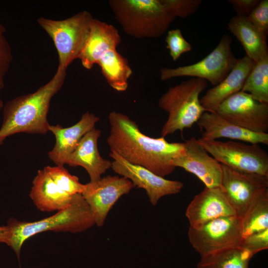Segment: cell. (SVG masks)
Wrapping results in <instances>:
<instances>
[{"mask_svg": "<svg viewBox=\"0 0 268 268\" xmlns=\"http://www.w3.org/2000/svg\"><path fill=\"white\" fill-rule=\"evenodd\" d=\"M110 133L107 142L111 149L127 162L144 167L162 177L175 169L174 159L185 152V142H169L142 133L127 115L113 111L109 115Z\"/></svg>", "mask_w": 268, "mask_h": 268, "instance_id": "6da1fadb", "label": "cell"}, {"mask_svg": "<svg viewBox=\"0 0 268 268\" xmlns=\"http://www.w3.org/2000/svg\"><path fill=\"white\" fill-rule=\"evenodd\" d=\"M67 70L58 67L50 80L33 93L8 101L3 108L0 138L17 133L46 134L49 132L47 115L50 102L62 87Z\"/></svg>", "mask_w": 268, "mask_h": 268, "instance_id": "7a4b0ae2", "label": "cell"}, {"mask_svg": "<svg viewBox=\"0 0 268 268\" xmlns=\"http://www.w3.org/2000/svg\"><path fill=\"white\" fill-rule=\"evenodd\" d=\"M95 225L89 207L81 194L73 196L65 208L48 217L36 221H20L11 219L8 222L10 239L8 246L19 260L23 243L29 238L41 232L52 231L79 233Z\"/></svg>", "mask_w": 268, "mask_h": 268, "instance_id": "3957f363", "label": "cell"}, {"mask_svg": "<svg viewBox=\"0 0 268 268\" xmlns=\"http://www.w3.org/2000/svg\"><path fill=\"white\" fill-rule=\"evenodd\" d=\"M109 4L124 31L136 38L159 37L175 19L161 0H110Z\"/></svg>", "mask_w": 268, "mask_h": 268, "instance_id": "277c9868", "label": "cell"}, {"mask_svg": "<svg viewBox=\"0 0 268 268\" xmlns=\"http://www.w3.org/2000/svg\"><path fill=\"white\" fill-rule=\"evenodd\" d=\"M207 86L204 79L192 77L171 86L159 98L158 104L168 113L161 135L165 137L177 131L191 128L205 112L200 95Z\"/></svg>", "mask_w": 268, "mask_h": 268, "instance_id": "5b68a950", "label": "cell"}, {"mask_svg": "<svg viewBox=\"0 0 268 268\" xmlns=\"http://www.w3.org/2000/svg\"><path fill=\"white\" fill-rule=\"evenodd\" d=\"M93 17L83 10L63 20L40 17L37 23L52 39L59 57L58 67L67 70L78 59L88 39Z\"/></svg>", "mask_w": 268, "mask_h": 268, "instance_id": "8992f818", "label": "cell"}, {"mask_svg": "<svg viewBox=\"0 0 268 268\" xmlns=\"http://www.w3.org/2000/svg\"><path fill=\"white\" fill-rule=\"evenodd\" d=\"M201 146L220 163L244 172L268 176V154L258 144L200 137Z\"/></svg>", "mask_w": 268, "mask_h": 268, "instance_id": "52a82bcc", "label": "cell"}, {"mask_svg": "<svg viewBox=\"0 0 268 268\" xmlns=\"http://www.w3.org/2000/svg\"><path fill=\"white\" fill-rule=\"evenodd\" d=\"M232 41L228 35H224L216 48L201 61L174 68H162L161 80L190 76L204 79L216 86L229 74L237 61L232 51Z\"/></svg>", "mask_w": 268, "mask_h": 268, "instance_id": "ba28073f", "label": "cell"}, {"mask_svg": "<svg viewBox=\"0 0 268 268\" xmlns=\"http://www.w3.org/2000/svg\"><path fill=\"white\" fill-rule=\"evenodd\" d=\"M188 235L201 257L238 246L243 239L240 219L237 215L215 219L199 229L189 227Z\"/></svg>", "mask_w": 268, "mask_h": 268, "instance_id": "9c48e42d", "label": "cell"}, {"mask_svg": "<svg viewBox=\"0 0 268 268\" xmlns=\"http://www.w3.org/2000/svg\"><path fill=\"white\" fill-rule=\"evenodd\" d=\"M215 112L249 131L259 133L268 131V103L258 101L241 90L225 99Z\"/></svg>", "mask_w": 268, "mask_h": 268, "instance_id": "30bf717a", "label": "cell"}, {"mask_svg": "<svg viewBox=\"0 0 268 268\" xmlns=\"http://www.w3.org/2000/svg\"><path fill=\"white\" fill-rule=\"evenodd\" d=\"M109 155L113 159V171L130 180L134 187L144 189L154 206L163 197L177 194L183 188L182 182L166 179L144 167L131 164L115 152L111 151Z\"/></svg>", "mask_w": 268, "mask_h": 268, "instance_id": "8fae6325", "label": "cell"}, {"mask_svg": "<svg viewBox=\"0 0 268 268\" xmlns=\"http://www.w3.org/2000/svg\"><path fill=\"white\" fill-rule=\"evenodd\" d=\"M82 194L92 212L95 225L102 226L113 205L134 187L129 179L118 176H107L90 181Z\"/></svg>", "mask_w": 268, "mask_h": 268, "instance_id": "7c38bea8", "label": "cell"}, {"mask_svg": "<svg viewBox=\"0 0 268 268\" xmlns=\"http://www.w3.org/2000/svg\"><path fill=\"white\" fill-rule=\"evenodd\" d=\"M221 165V187L236 215L241 218L259 192L268 187V176L241 172Z\"/></svg>", "mask_w": 268, "mask_h": 268, "instance_id": "4fadbf2b", "label": "cell"}, {"mask_svg": "<svg viewBox=\"0 0 268 268\" xmlns=\"http://www.w3.org/2000/svg\"><path fill=\"white\" fill-rule=\"evenodd\" d=\"M183 154L174 159L172 164L196 175L208 188L221 187L222 170L221 164L192 137L185 142Z\"/></svg>", "mask_w": 268, "mask_h": 268, "instance_id": "5bb4252c", "label": "cell"}, {"mask_svg": "<svg viewBox=\"0 0 268 268\" xmlns=\"http://www.w3.org/2000/svg\"><path fill=\"white\" fill-rule=\"evenodd\" d=\"M236 215L221 187H205L188 206L186 216L190 227L199 229L207 222L224 216Z\"/></svg>", "mask_w": 268, "mask_h": 268, "instance_id": "9a60e30c", "label": "cell"}, {"mask_svg": "<svg viewBox=\"0 0 268 268\" xmlns=\"http://www.w3.org/2000/svg\"><path fill=\"white\" fill-rule=\"evenodd\" d=\"M99 121L98 117L87 112L77 123L70 127L50 125L49 131L53 133L56 138L54 147L48 152L50 159L56 165L64 166L83 136L94 128Z\"/></svg>", "mask_w": 268, "mask_h": 268, "instance_id": "2e32d148", "label": "cell"}, {"mask_svg": "<svg viewBox=\"0 0 268 268\" xmlns=\"http://www.w3.org/2000/svg\"><path fill=\"white\" fill-rule=\"evenodd\" d=\"M197 123L203 130L201 138L216 140L227 138L252 144H268V134L249 131L231 123L216 112H204Z\"/></svg>", "mask_w": 268, "mask_h": 268, "instance_id": "e0dca14e", "label": "cell"}, {"mask_svg": "<svg viewBox=\"0 0 268 268\" xmlns=\"http://www.w3.org/2000/svg\"><path fill=\"white\" fill-rule=\"evenodd\" d=\"M254 64V62L246 56L237 59L226 77L218 85L209 89L200 99L205 111L215 112L225 99L241 91Z\"/></svg>", "mask_w": 268, "mask_h": 268, "instance_id": "ac0fdd59", "label": "cell"}, {"mask_svg": "<svg viewBox=\"0 0 268 268\" xmlns=\"http://www.w3.org/2000/svg\"><path fill=\"white\" fill-rule=\"evenodd\" d=\"M101 134V131L95 128L85 134L66 163L70 166L84 168L90 181L100 179L112 166V162L104 159L99 152L97 142Z\"/></svg>", "mask_w": 268, "mask_h": 268, "instance_id": "d6986e66", "label": "cell"}, {"mask_svg": "<svg viewBox=\"0 0 268 268\" xmlns=\"http://www.w3.org/2000/svg\"><path fill=\"white\" fill-rule=\"evenodd\" d=\"M121 42V37L115 26L93 18L88 39L78 59L85 68L90 69L106 52L116 48Z\"/></svg>", "mask_w": 268, "mask_h": 268, "instance_id": "ffe728a7", "label": "cell"}, {"mask_svg": "<svg viewBox=\"0 0 268 268\" xmlns=\"http://www.w3.org/2000/svg\"><path fill=\"white\" fill-rule=\"evenodd\" d=\"M29 196L37 208L44 212L65 208L73 196L60 189L44 169L39 170L34 178Z\"/></svg>", "mask_w": 268, "mask_h": 268, "instance_id": "44dd1931", "label": "cell"}, {"mask_svg": "<svg viewBox=\"0 0 268 268\" xmlns=\"http://www.w3.org/2000/svg\"><path fill=\"white\" fill-rule=\"evenodd\" d=\"M227 28L240 42L246 56L254 63L268 55L267 36L260 32L246 17H232Z\"/></svg>", "mask_w": 268, "mask_h": 268, "instance_id": "7402d4cb", "label": "cell"}, {"mask_svg": "<svg viewBox=\"0 0 268 268\" xmlns=\"http://www.w3.org/2000/svg\"><path fill=\"white\" fill-rule=\"evenodd\" d=\"M101 72L109 85L118 91H124L128 87V79L132 70L128 59L115 49L106 52L97 62Z\"/></svg>", "mask_w": 268, "mask_h": 268, "instance_id": "603a6c76", "label": "cell"}, {"mask_svg": "<svg viewBox=\"0 0 268 268\" xmlns=\"http://www.w3.org/2000/svg\"><path fill=\"white\" fill-rule=\"evenodd\" d=\"M240 219L243 239L268 229V187L259 192Z\"/></svg>", "mask_w": 268, "mask_h": 268, "instance_id": "cb8c5ba5", "label": "cell"}, {"mask_svg": "<svg viewBox=\"0 0 268 268\" xmlns=\"http://www.w3.org/2000/svg\"><path fill=\"white\" fill-rule=\"evenodd\" d=\"M254 256L240 245L201 257L197 268H249Z\"/></svg>", "mask_w": 268, "mask_h": 268, "instance_id": "d4e9b609", "label": "cell"}, {"mask_svg": "<svg viewBox=\"0 0 268 268\" xmlns=\"http://www.w3.org/2000/svg\"><path fill=\"white\" fill-rule=\"evenodd\" d=\"M241 91L258 101L268 103V55L255 63Z\"/></svg>", "mask_w": 268, "mask_h": 268, "instance_id": "484cf974", "label": "cell"}, {"mask_svg": "<svg viewBox=\"0 0 268 268\" xmlns=\"http://www.w3.org/2000/svg\"><path fill=\"white\" fill-rule=\"evenodd\" d=\"M44 170L60 189L70 196L82 195L85 189L86 185L81 184L77 176L70 174L63 165L48 166Z\"/></svg>", "mask_w": 268, "mask_h": 268, "instance_id": "4316f807", "label": "cell"}, {"mask_svg": "<svg viewBox=\"0 0 268 268\" xmlns=\"http://www.w3.org/2000/svg\"><path fill=\"white\" fill-rule=\"evenodd\" d=\"M168 13L174 18H185L194 13L202 2L201 0H161Z\"/></svg>", "mask_w": 268, "mask_h": 268, "instance_id": "83f0119b", "label": "cell"}, {"mask_svg": "<svg viewBox=\"0 0 268 268\" xmlns=\"http://www.w3.org/2000/svg\"><path fill=\"white\" fill-rule=\"evenodd\" d=\"M6 28L0 21V90L5 86V77L13 61L12 49L6 37Z\"/></svg>", "mask_w": 268, "mask_h": 268, "instance_id": "f1b7e54d", "label": "cell"}, {"mask_svg": "<svg viewBox=\"0 0 268 268\" xmlns=\"http://www.w3.org/2000/svg\"><path fill=\"white\" fill-rule=\"evenodd\" d=\"M166 48L169 51V54L174 61H177L184 53L192 50L191 45L184 38L179 29L169 30L165 39Z\"/></svg>", "mask_w": 268, "mask_h": 268, "instance_id": "f546056e", "label": "cell"}, {"mask_svg": "<svg viewBox=\"0 0 268 268\" xmlns=\"http://www.w3.org/2000/svg\"><path fill=\"white\" fill-rule=\"evenodd\" d=\"M248 20L263 34L268 33V0H260L257 6L246 17Z\"/></svg>", "mask_w": 268, "mask_h": 268, "instance_id": "4dcf8cb0", "label": "cell"}, {"mask_svg": "<svg viewBox=\"0 0 268 268\" xmlns=\"http://www.w3.org/2000/svg\"><path fill=\"white\" fill-rule=\"evenodd\" d=\"M240 246L254 255L268 248V229L243 238Z\"/></svg>", "mask_w": 268, "mask_h": 268, "instance_id": "1f68e13d", "label": "cell"}, {"mask_svg": "<svg viewBox=\"0 0 268 268\" xmlns=\"http://www.w3.org/2000/svg\"><path fill=\"white\" fill-rule=\"evenodd\" d=\"M259 0H229L238 16L247 17L258 4Z\"/></svg>", "mask_w": 268, "mask_h": 268, "instance_id": "d6a6232c", "label": "cell"}, {"mask_svg": "<svg viewBox=\"0 0 268 268\" xmlns=\"http://www.w3.org/2000/svg\"><path fill=\"white\" fill-rule=\"evenodd\" d=\"M10 230L8 225L0 226V243L9 244Z\"/></svg>", "mask_w": 268, "mask_h": 268, "instance_id": "836d02e7", "label": "cell"}, {"mask_svg": "<svg viewBox=\"0 0 268 268\" xmlns=\"http://www.w3.org/2000/svg\"><path fill=\"white\" fill-rule=\"evenodd\" d=\"M4 104L3 101L0 98V112L3 109Z\"/></svg>", "mask_w": 268, "mask_h": 268, "instance_id": "e575fe53", "label": "cell"}, {"mask_svg": "<svg viewBox=\"0 0 268 268\" xmlns=\"http://www.w3.org/2000/svg\"><path fill=\"white\" fill-rule=\"evenodd\" d=\"M4 139L0 138V145H1Z\"/></svg>", "mask_w": 268, "mask_h": 268, "instance_id": "d590c367", "label": "cell"}]
</instances>
